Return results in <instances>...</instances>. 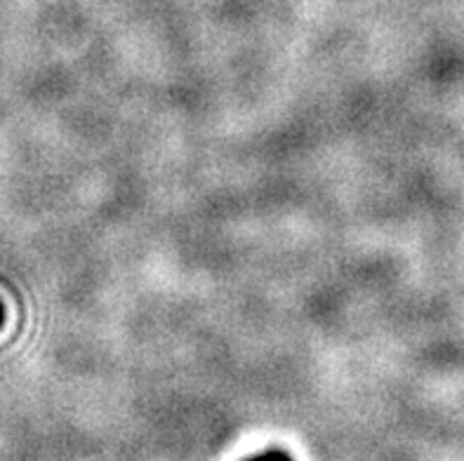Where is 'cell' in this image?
<instances>
[{
    "label": "cell",
    "instance_id": "obj_1",
    "mask_svg": "<svg viewBox=\"0 0 464 461\" xmlns=\"http://www.w3.org/2000/svg\"><path fill=\"white\" fill-rule=\"evenodd\" d=\"M246 461H293L290 459L285 452H278V450H271V452H265V455H257V456H250V459Z\"/></svg>",
    "mask_w": 464,
    "mask_h": 461
},
{
    "label": "cell",
    "instance_id": "obj_2",
    "mask_svg": "<svg viewBox=\"0 0 464 461\" xmlns=\"http://www.w3.org/2000/svg\"><path fill=\"white\" fill-rule=\"evenodd\" d=\"M3 318H5V311H3V304H0V325H3Z\"/></svg>",
    "mask_w": 464,
    "mask_h": 461
}]
</instances>
